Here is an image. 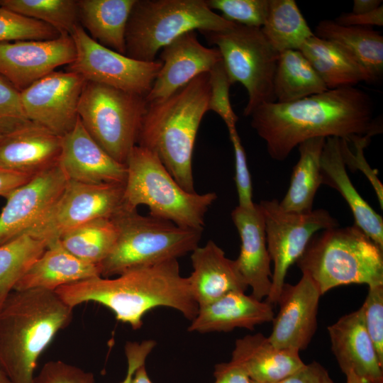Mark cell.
I'll return each mask as SVG.
<instances>
[{
  "mask_svg": "<svg viewBox=\"0 0 383 383\" xmlns=\"http://www.w3.org/2000/svg\"><path fill=\"white\" fill-rule=\"evenodd\" d=\"M132 383H153L148 376L145 365L137 369Z\"/></svg>",
  "mask_w": 383,
  "mask_h": 383,
  "instance_id": "obj_51",
  "label": "cell"
},
{
  "mask_svg": "<svg viewBox=\"0 0 383 383\" xmlns=\"http://www.w3.org/2000/svg\"><path fill=\"white\" fill-rule=\"evenodd\" d=\"M86 83L79 74L53 71L20 91L28 121L63 136L75 126L78 104Z\"/></svg>",
  "mask_w": 383,
  "mask_h": 383,
  "instance_id": "obj_14",
  "label": "cell"
},
{
  "mask_svg": "<svg viewBox=\"0 0 383 383\" xmlns=\"http://www.w3.org/2000/svg\"><path fill=\"white\" fill-rule=\"evenodd\" d=\"M370 383H383V379L378 380V381H374V382H371L370 381Z\"/></svg>",
  "mask_w": 383,
  "mask_h": 383,
  "instance_id": "obj_55",
  "label": "cell"
},
{
  "mask_svg": "<svg viewBox=\"0 0 383 383\" xmlns=\"http://www.w3.org/2000/svg\"><path fill=\"white\" fill-rule=\"evenodd\" d=\"M68 178L57 165L34 175L7 198L0 213V245L24 234L56 202Z\"/></svg>",
  "mask_w": 383,
  "mask_h": 383,
  "instance_id": "obj_16",
  "label": "cell"
},
{
  "mask_svg": "<svg viewBox=\"0 0 383 383\" xmlns=\"http://www.w3.org/2000/svg\"><path fill=\"white\" fill-rule=\"evenodd\" d=\"M58 165L69 180L88 184H126V165L113 160L91 138L79 116L62 137Z\"/></svg>",
  "mask_w": 383,
  "mask_h": 383,
  "instance_id": "obj_20",
  "label": "cell"
},
{
  "mask_svg": "<svg viewBox=\"0 0 383 383\" xmlns=\"http://www.w3.org/2000/svg\"><path fill=\"white\" fill-rule=\"evenodd\" d=\"M338 24L346 26H383V6L365 13H345L340 14L335 20Z\"/></svg>",
  "mask_w": 383,
  "mask_h": 383,
  "instance_id": "obj_47",
  "label": "cell"
},
{
  "mask_svg": "<svg viewBox=\"0 0 383 383\" xmlns=\"http://www.w3.org/2000/svg\"><path fill=\"white\" fill-rule=\"evenodd\" d=\"M62 136L31 122L18 123L0 141V167L34 176L58 165Z\"/></svg>",
  "mask_w": 383,
  "mask_h": 383,
  "instance_id": "obj_19",
  "label": "cell"
},
{
  "mask_svg": "<svg viewBox=\"0 0 383 383\" xmlns=\"http://www.w3.org/2000/svg\"><path fill=\"white\" fill-rule=\"evenodd\" d=\"M111 219L118 237L109 255L99 265L103 277L177 260L199 246L203 232L151 215H140L137 209L123 208Z\"/></svg>",
  "mask_w": 383,
  "mask_h": 383,
  "instance_id": "obj_7",
  "label": "cell"
},
{
  "mask_svg": "<svg viewBox=\"0 0 383 383\" xmlns=\"http://www.w3.org/2000/svg\"><path fill=\"white\" fill-rule=\"evenodd\" d=\"M231 218L241 241L240 254L235 260L238 268L252 289L251 295L262 300L270 294L272 273L260 209L257 204L249 209L238 206Z\"/></svg>",
  "mask_w": 383,
  "mask_h": 383,
  "instance_id": "obj_21",
  "label": "cell"
},
{
  "mask_svg": "<svg viewBox=\"0 0 383 383\" xmlns=\"http://www.w3.org/2000/svg\"><path fill=\"white\" fill-rule=\"evenodd\" d=\"M33 176L0 167V196L7 198Z\"/></svg>",
  "mask_w": 383,
  "mask_h": 383,
  "instance_id": "obj_49",
  "label": "cell"
},
{
  "mask_svg": "<svg viewBox=\"0 0 383 383\" xmlns=\"http://www.w3.org/2000/svg\"><path fill=\"white\" fill-rule=\"evenodd\" d=\"M319 75L328 89L370 83L366 70L343 48L315 35L299 50Z\"/></svg>",
  "mask_w": 383,
  "mask_h": 383,
  "instance_id": "obj_28",
  "label": "cell"
},
{
  "mask_svg": "<svg viewBox=\"0 0 383 383\" xmlns=\"http://www.w3.org/2000/svg\"><path fill=\"white\" fill-rule=\"evenodd\" d=\"M70 35L76 55L67 70L79 74L86 82L144 96L148 94L162 67L160 60L143 62L118 53L95 41L79 24Z\"/></svg>",
  "mask_w": 383,
  "mask_h": 383,
  "instance_id": "obj_12",
  "label": "cell"
},
{
  "mask_svg": "<svg viewBox=\"0 0 383 383\" xmlns=\"http://www.w3.org/2000/svg\"><path fill=\"white\" fill-rule=\"evenodd\" d=\"M346 383H370V381L356 374L353 371H348L345 374Z\"/></svg>",
  "mask_w": 383,
  "mask_h": 383,
  "instance_id": "obj_52",
  "label": "cell"
},
{
  "mask_svg": "<svg viewBox=\"0 0 383 383\" xmlns=\"http://www.w3.org/2000/svg\"><path fill=\"white\" fill-rule=\"evenodd\" d=\"M322 184L336 189L343 197L360 228L383 250V219L360 195L346 172L340 149V138L326 139L321 157Z\"/></svg>",
  "mask_w": 383,
  "mask_h": 383,
  "instance_id": "obj_26",
  "label": "cell"
},
{
  "mask_svg": "<svg viewBox=\"0 0 383 383\" xmlns=\"http://www.w3.org/2000/svg\"><path fill=\"white\" fill-rule=\"evenodd\" d=\"M101 276L99 265L84 262L62 245L59 239L50 241L43 253L32 264L13 290L58 287Z\"/></svg>",
  "mask_w": 383,
  "mask_h": 383,
  "instance_id": "obj_27",
  "label": "cell"
},
{
  "mask_svg": "<svg viewBox=\"0 0 383 383\" xmlns=\"http://www.w3.org/2000/svg\"><path fill=\"white\" fill-rule=\"evenodd\" d=\"M360 309L366 330L383 364V284L369 287L367 297Z\"/></svg>",
  "mask_w": 383,
  "mask_h": 383,
  "instance_id": "obj_40",
  "label": "cell"
},
{
  "mask_svg": "<svg viewBox=\"0 0 383 383\" xmlns=\"http://www.w3.org/2000/svg\"><path fill=\"white\" fill-rule=\"evenodd\" d=\"M314 35L337 43L349 52L366 70L370 83L383 73V36L371 27L346 26L332 20H323Z\"/></svg>",
  "mask_w": 383,
  "mask_h": 383,
  "instance_id": "obj_30",
  "label": "cell"
},
{
  "mask_svg": "<svg viewBox=\"0 0 383 383\" xmlns=\"http://www.w3.org/2000/svg\"><path fill=\"white\" fill-rule=\"evenodd\" d=\"M125 184H88L69 180L52 206L24 234L48 243L88 221L111 218L123 208Z\"/></svg>",
  "mask_w": 383,
  "mask_h": 383,
  "instance_id": "obj_13",
  "label": "cell"
},
{
  "mask_svg": "<svg viewBox=\"0 0 383 383\" xmlns=\"http://www.w3.org/2000/svg\"><path fill=\"white\" fill-rule=\"evenodd\" d=\"M331 349L342 372L374 382L383 379V364L366 330L360 309L328 327Z\"/></svg>",
  "mask_w": 383,
  "mask_h": 383,
  "instance_id": "obj_23",
  "label": "cell"
},
{
  "mask_svg": "<svg viewBox=\"0 0 383 383\" xmlns=\"http://www.w3.org/2000/svg\"><path fill=\"white\" fill-rule=\"evenodd\" d=\"M260 209L267 248L274 263L271 289L266 301L278 302L288 269L304 252L311 238L319 231L338 227V221L323 209L308 213L284 211L276 199L262 200Z\"/></svg>",
  "mask_w": 383,
  "mask_h": 383,
  "instance_id": "obj_11",
  "label": "cell"
},
{
  "mask_svg": "<svg viewBox=\"0 0 383 383\" xmlns=\"http://www.w3.org/2000/svg\"><path fill=\"white\" fill-rule=\"evenodd\" d=\"M26 120L21 104L20 91L0 76V123L12 126Z\"/></svg>",
  "mask_w": 383,
  "mask_h": 383,
  "instance_id": "obj_44",
  "label": "cell"
},
{
  "mask_svg": "<svg viewBox=\"0 0 383 383\" xmlns=\"http://www.w3.org/2000/svg\"><path fill=\"white\" fill-rule=\"evenodd\" d=\"M0 6L45 23L61 34L70 35L79 24L75 0H0Z\"/></svg>",
  "mask_w": 383,
  "mask_h": 383,
  "instance_id": "obj_36",
  "label": "cell"
},
{
  "mask_svg": "<svg viewBox=\"0 0 383 383\" xmlns=\"http://www.w3.org/2000/svg\"><path fill=\"white\" fill-rule=\"evenodd\" d=\"M16 125V124H15ZM14 125L10 126V125H5L0 123V141L5 133V132L9 130L10 128L13 126Z\"/></svg>",
  "mask_w": 383,
  "mask_h": 383,
  "instance_id": "obj_53",
  "label": "cell"
},
{
  "mask_svg": "<svg viewBox=\"0 0 383 383\" xmlns=\"http://www.w3.org/2000/svg\"><path fill=\"white\" fill-rule=\"evenodd\" d=\"M201 33L219 50L231 84L239 82L246 89L245 116H250L263 104L276 102L274 77L279 53L272 48L260 28L235 23L223 31Z\"/></svg>",
  "mask_w": 383,
  "mask_h": 383,
  "instance_id": "obj_10",
  "label": "cell"
},
{
  "mask_svg": "<svg viewBox=\"0 0 383 383\" xmlns=\"http://www.w3.org/2000/svg\"><path fill=\"white\" fill-rule=\"evenodd\" d=\"M321 296L313 281L305 274L295 285L285 283L277 302L279 311L268 337L270 343L279 349L299 352L306 349L317 328Z\"/></svg>",
  "mask_w": 383,
  "mask_h": 383,
  "instance_id": "obj_17",
  "label": "cell"
},
{
  "mask_svg": "<svg viewBox=\"0 0 383 383\" xmlns=\"http://www.w3.org/2000/svg\"><path fill=\"white\" fill-rule=\"evenodd\" d=\"M135 1L77 0L82 27L99 44L126 55V25Z\"/></svg>",
  "mask_w": 383,
  "mask_h": 383,
  "instance_id": "obj_29",
  "label": "cell"
},
{
  "mask_svg": "<svg viewBox=\"0 0 383 383\" xmlns=\"http://www.w3.org/2000/svg\"><path fill=\"white\" fill-rule=\"evenodd\" d=\"M252 381V380H251ZM252 383H258L252 382ZM277 383H335L328 371L318 362H312Z\"/></svg>",
  "mask_w": 383,
  "mask_h": 383,
  "instance_id": "obj_46",
  "label": "cell"
},
{
  "mask_svg": "<svg viewBox=\"0 0 383 383\" xmlns=\"http://www.w3.org/2000/svg\"><path fill=\"white\" fill-rule=\"evenodd\" d=\"M328 90L310 62L299 50L279 54L274 77L276 102L296 101Z\"/></svg>",
  "mask_w": 383,
  "mask_h": 383,
  "instance_id": "obj_32",
  "label": "cell"
},
{
  "mask_svg": "<svg viewBox=\"0 0 383 383\" xmlns=\"http://www.w3.org/2000/svg\"><path fill=\"white\" fill-rule=\"evenodd\" d=\"M126 165L124 209L134 210L145 205L149 215L203 231L205 215L217 198L216 193L184 190L154 153L139 145L131 150Z\"/></svg>",
  "mask_w": 383,
  "mask_h": 383,
  "instance_id": "obj_6",
  "label": "cell"
},
{
  "mask_svg": "<svg viewBox=\"0 0 383 383\" xmlns=\"http://www.w3.org/2000/svg\"><path fill=\"white\" fill-rule=\"evenodd\" d=\"M260 28L267 42L279 53L299 50L314 35L294 0H269L267 17Z\"/></svg>",
  "mask_w": 383,
  "mask_h": 383,
  "instance_id": "obj_33",
  "label": "cell"
},
{
  "mask_svg": "<svg viewBox=\"0 0 383 383\" xmlns=\"http://www.w3.org/2000/svg\"><path fill=\"white\" fill-rule=\"evenodd\" d=\"M191 262L193 271L188 279L199 308L229 292H245L248 287L235 260L228 258L213 240L197 246L192 252Z\"/></svg>",
  "mask_w": 383,
  "mask_h": 383,
  "instance_id": "obj_22",
  "label": "cell"
},
{
  "mask_svg": "<svg viewBox=\"0 0 383 383\" xmlns=\"http://www.w3.org/2000/svg\"><path fill=\"white\" fill-rule=\"evenodd\" d=\"M55 292L72 309L84 302L100 304L134 330L141 328L144 315L156 307L174 309L190 321L199 310L176 259L133 268L116 278L99 276L76 282Z\"/></svg>",
  "mask_w": 383,
  "mask_h": 383,
  "instance_id": "obj_2",
  "label": "cell"
},
{
  "mask_svg": "<svg viewBox=\"0 0 383 383\" xmlns=\"http://www.w3.org/2000/svg\"><path fill=\"white\" fill-rule=\"evenodd\" d=\"M208 6L218 10L228 21L261 28L266 19L269 0H206Z\"/></svg>",
  "mask_w": 383,
  "mask_h": 383,
  "instance_id": "obj_38",
  "label": "cell"
},
{
  "mask_svg": "<svg viewBox=\"0 0 383 383\" xmlns=\"http://www.w3.org/2000/svg\"><path fill=\"white\" fill-rule=\"evenodd\" d=\"M235 156V182L237 189L238 206L252 208V189L250 174L248 170L245 149L241 143L236 127L228 128Z\"/></svg>",
  "mask_w": 383,
  "mask_h": 383,
  "instance_id": "obj_42",
  "label": "cell"
},
{
  "mask_svg": "<svg viewBox=\"0 0 383 383\" xmlns=\"http://www.w3.org/2000/svg\"><path fill=\"white\" fill-rule=\"evenodd\" d=\"M73 309L55 291H12L0 308V366L11 383H32L40 355L70 325Z\"/></svg>",
  "mask_w": 383,
  "mask_h": 383,
  "instance_id": "obj_3",
  "label": "cell"
},
{
  "mask_svg": "<svg viewBox=\"0 0 383 383\" xmlns=\"http://www.w3.org/2000/svg\"><path fill=\"white\" fill-rule=\"evenodd\" d=\"M61 35L45 23L0 6V43L47 40Z\"/></svg>",
  "mask_w": 383,
  "mask_h": 383,
  "instance_id": "obj_37",
  "label": "cell"
},
{
  "mask_svg": "<svg viewBox=\"0 0 383 383\" xmlns=\"http://www.w3.org/2000/svg\"><path fill=\"white\" fill-rule=\"evenodd\" d=\"M274 318L272 305L266 301L243 292H231L199 307L188 331L201 333L228 332L236 328L252 331L256 326L272 321Z\"/></svg>",
  "mask_w": 383,
  "mask_h": 383,
  "instance_id": "obj_24",
  "label": "cell"
},
{
  "mask_svg": "<svg viewBox=\"0 0 383 383\" xmlns=\"http://www.w3.org/2000/svg\"><path fill=\"white\" fill-rule=\"evenodd\" d=\"M296 262L321 295L341 285L383 284V250L355 225L316 233Z\"/></svg>",
  "mask_w": 383,
  "mask_h": 383,
  "instance_id": "obj_5",
  "label": "cell"
},
{
  "mask_svg": "<svg viewBox=\"0 0 383 383\" xmlns=\"http://www.w3.org/2000/svg\"><path fill=\"white\" fill-rule=\"evenodd\" d=\"M156 345L153 340H145L140 343L126 342L124 351L127 360V372L124 379L120 383H132L138 368L145 365V360Z\"/></svg>",
  "mask_w": 383,
  "mask_h": 383,
  "instance_id": "obj_45",
  "label": "cell"
},
{
  "mask_svg": "<svg viewBox=\"0 0 383 383\" xmlns=\"http://www.w3.org/2000/svg\"><path fill=\"white\" fill-rule=\"evenodd\" d=\"M370 135L357 136L350 142L340 139V149L345 166L353 171L357 170L363 172L372 185L381 209L383 208V185L377 177V170L370 167L366 161L363 150L368 145Z\"/></svg>",
  "mask_w": 383,
  "mask_h": 383,
  "instance_id": "obj_41",
  "label": "cell"
},
{
  "mask_svg": "<svg viewBox=\"0 0 383 383\" xmlns=\"http://www.w3.org/2000/svg\"><path fill=\"white\" fill-rule=\"evenodd\" d=\"M214 383H252L245 372L233 361L215 365Z\"/></svg>",
  "mask_w": 383,
  "mask_h": 383,
  "instance_id": "obj_48",
  "label": "cell"
},
{
  "mask_svg": "<svg viewBox=\"0 0 383 383\" xmlns=\"http://www.w3.org/2000/svg\"><path fill=\"white\" fill-rule=\"evenodd\" d=\"M234 23L205 0H136L126 25V55L154 61L160 49L185 33L223 31Z\"/></svg>",
  "mask_w": 383,
  "mask_h": 383,
  "instance_id": "obj_8",
  "label": "cell"
},
{
  "mask_svg": "<svg viewBox=\"0 0 383 383\" xmlns=\"http://www.w3.org/2000/svg\"><path fill=\"white\" fill-rule=\"evenodd\" d=\"M145 96L86 82L78 116L91 138L116 162L126 165L137 145L148 109Z\"/></svg>",
  "mask_w": 383,
  "mask_h": 383,
  "instance_id": "obj_9",
  "label": "cell"
},
{
  "mask_svg": "<svg viewBox=\"0 0 383 383\" xmlns=\"http://www.w3.org/2000/svg\"><path fill=\"white\" fill-rule=\"evenodd\" d=\"M373 113L370 96L347 87L289 103L263 104L250 115V123L265 141L270 157L282 161L311 138L336 137L350 142L357 136L380 133L382 127L374 121Z\"/></svg>",
  "mask_w": 383,
  "mask_h": 383,
  "instance_id": "obj_1",
  "label": "cell"
},
{
  "mask_svg": "<svg viewBox=\"0 0 383 383\" xmlns=\"http://www.w3.org/2000/svg\"><path fill=\"white\" fill-rule=\"evenodd\" d=\"M210 94L209 74L203 73L167 99L148 104L137 145L161 161L186 191L195 192L192 157Z\"/></svg>",
  "mask_w": 383,
  "mask_h": 383,
  "instance_id": "obj_4",
  "label": "cell"
},
{
  "mask_svg": "<svg viewBox=\"0 0 383 383\" xmlns=\"http://www.w3.org/2000/svg\"><path fill=\"white\" fill-rule=\"evenodd\" d=\"M76 55L70 35L47 40L0 43V76L18 91L62 66Z\"/></svg>",
  "mask_w": 383,
  "mask_h": 383,
  "instance_id": "obj_15",
  "label": "cell"
},
{
  "mask_svg": "<svg viewBox=\"0 0 383 383\" xmlns=\"http://www.w3.org/2000/svg\"><path fill=\"white\" fill-rule=\"evenodd\" d=\"M221 60L219 50L201 44L195 31L181 35L162 49V67L145 96L148 104L167 99Z\"/></svg>",
  "mask_w": 383,
  "mask_h": 383,
  "instance_id": "obj_18",
  "label": "cell"
},
{
  "mask_svg": "<svg viewBox=\"0 0 383 383\" xmlns=\"http://www.w3.org/2000/svg\"><path fill=\"white\" fill-rule=\"evenodd\" d=\"M32 383H96L94 374L61 360L46 362Z\"/></svg>",
  "mask_w": 383,
  "mask_h": 383,
  "instance_id": "obj_43",
  "label": "cell"
},
{
  "mask_svg": "<svg viewBox=\"0 0 383 383\" xmlns=\"http://www.w3.org/2000/svg\"><path fill=\"white\" fill-rule=\"evenodd\" d=\"M231 360L258 383L280 382L305 365L299 351L279 349L260 333L237 339Z\"/></svg>",
  "mask_w": 383,
  "mask_h": 383,
  "instance_id": "obj_25",
  "label": "cell"
},
{
  "mask_svg": "<svg viewBox=\"0 0 383 383\" xmlns=\"http://www.w3.org/2000/svg\"><path fill=\"white\" fill-rule=\"evenodd\" d=\"M117 237L118 229L113 220L100 218L67 231L59 240L78 259L99 265L112 250Z\"/></svg>",
  "mask_w": 383,
  "mask_h": 383,
  "instance_id": "obj_34",
  "label": "cell"
},
{
  "mask_svg": "<svg viewBox=\"0 0 383 383\" xmlns=\"http://www.w3.org/2000/svg\"><path fill=\"white\" fill-rule=\"evenodd\" d=\"M0 383H11L0 366Z\"/></svg>",
  "mask_w": 383,
  "mask_h": 383,
  "instance_id": "obj_54",
  "label": "cell"
},
{
  "mask_svg": "<svg viewBox=\"0 0 383 383\" xmlns=\"http://www.w3.org/2000/svg\"><path fill=\"white\" fill-rule=\"evenodd\" d=\"M48 243L23 234L0 245V308Z\"/></svg>",
  "mask_w": 383,
  "mask_h": 383,
  "instance_id": "obj_35",
  "label": "cell"
},
{
  "mask_svg": "<svg viewBox=\"0 0 383 383\" xmlns=\"http://www.w3.org/2000/svg\"><path fill=\"white\" fill-rule=\"evenodd\" d=\"M208 74L210 94L207 110L216 113L223 120L227 128L236 127L238 117L233 110L229 98V89L232 84L222 60Z\"/></svg>",
  "mask_w": 383,
  "mask_h": 383,
  "instance_id": "obj_39",
  "label": "cell"
},
{
  "mask_svg": "<svg viewBox=\"0 0 383 383\" xmlns=\"http://www.w3.org/2000/svg\"><path fill=\"white\" fill-rule=\"evenodd\" d=\"M382 5V0H355L353 1L352 13H367L377 9Z\"/></svg>",
  "mask_w": 383,
  "mask_h": 383,
  "instance_id": "obj_50",
  "label": "cell"
},
{
  "mask_svg": "<svg viewBox=\"0 0 383 383\" xmlns=\"http://www.w3.org/2000/svg\"><path fill=\"white\" fill-rule=\"evenodd\" d=\"M325 138H313L298 145L299 158L293 168L289 189L279 202L285 211L308 213L313 210L316 193L322 184L321 157Z\"/></svg>",
  "mask_w": 383,
  "mask_h": 383,
  "instance_id": "obj_31",
  "label": "cell"
}]
</instances>
